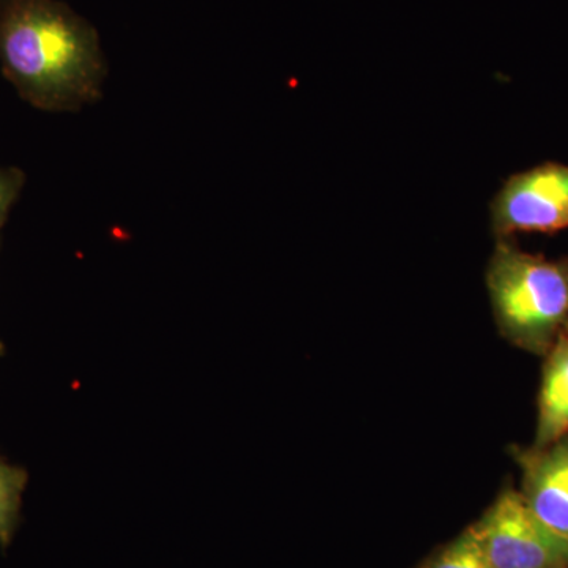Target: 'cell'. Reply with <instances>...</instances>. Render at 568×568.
Masks as SVG:
<instances>
[{
	"label": "cell",
	"mask_w": 568,
	"mask_h": 568,
	"mask_svg": "<svg viewBox=\"0 0 568 568\" xmlns=\"http://www.w3.org/2000/svg\"><path fill=\"white\" fill-rule=\"evenodd\" d=\"M424 568H491L473 526L440 549Z\"/></svg>",
	"instance_id": "obj_8"
},
{
	"label": "cell",
	"mask_w": 568,
	"mask_h": 568,
	"mask_svg": "<svg viewBox=\"0 0 568 568\" xmlns=\"http://www.w3.org/2000/svg\"><path fill=\"white\" fill-rule=\"evenodd\" d=\"M487 287L497 328L510 345L545 357L568 331V260H547L497 239Z\"/></svg>",
	"instance_id": "obj_2"
},
{
	"label": "cell",
	"mask_w": 568,
	"mask_h": 568,
	"mask_svg": "<svg viewBox=\"0 0 568 568\" xmlns=\"http://www.w3.org/2000/svg\"><path fill=\"white\" fill-rule=\"evenodd\" d=\"M568 435V331L545 355L538 392L534 448L551 446Z\"/></svg>",
	"instance_id": "obj_6"
},
{
	"label": "cell",
	"mask_w": 568,
	"mask_h": 568,
	"mask_svg": "<svg viewBox=\"0 0 568 568\" xmlns=\"http://www.w3.org/2000/svg\"><path fill=\"white\" fill-rule=\"evenodd\" d=\"M491 226L497 239L567 230V164H538L508 178L491 201Z\"/></svg>",
	"instance_id": "obj_4"
},
{
	"label": "cell",
	"mask_w": 568,
	"mask_h": 568,
	"mask_svg": "<svg viewBox=\"0 0 568 568\" xmlns=\"http://www.w3.org/2000/svg\"><path fill=\"white\" fill-rule=\"evenodd\" d=\"M0 69L48 112L97 102L106 77L99 33L59 0H0Z\"/></svg>",
	"instance_id": "obj_1"
},
{
	"label": "cell",
	"mask_w": 568,
	"mask_h": 568,
	"mask_svg": "<svg viewBox=\"0 0 568 568\" xmlns=\"http://www.w3.org/2000/svg\"><path fill=\"white\" fill-rule=\"evenodd\" d=\"M24 182L26 175L18 168H0V230L20 197Z\"/></svg>",
	"instance_id": "obj_9"
},
{
	"label": "cell",
	"mask_w": 568,
	"mask_h": 568,
	"mask_svg": "<svg viewBox=\"0 0 568 568\" xmlns=\"http://www.w3.org/2000/svg\"><path fill=\"white\" fill-rule=\"evenodd\" d=\"M521 493L532 514L568 541V435L544 448H515Z\"/></svg>",
	"instance_id": "obj_5"
},
{
	"label": "cell",
	"mask_w": 568,
	"mask_h": 568,
	"mask_svg": "<svg viewBox=\"0 0 568 568\" xmlns=\"http://www.w3.org/2000/svg\"><path fill=\"white\" fill-rule=\"evenodd\" d=\"M24 487V470L0 462V545L2 547L10 544L17 528Z\"/></svg>",
	"instance_id": "obj_7"
},
{
	"label": "cell",
	"mask_w": 568,
	"mask_h": 568,
	"mask_svg": "<svg viewBox=\"0 0 568 568\" xmlns=\"http://www.w3.org/2000/svg\"><path fill=\"white\" fill-rule=\"evenodd\" d=\"M473 529L491 568H568V541L515 488L504 489Z\"/></svg>",
	"instance_id": "obj_3"
}]
</instances>
